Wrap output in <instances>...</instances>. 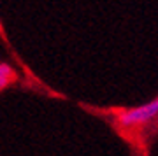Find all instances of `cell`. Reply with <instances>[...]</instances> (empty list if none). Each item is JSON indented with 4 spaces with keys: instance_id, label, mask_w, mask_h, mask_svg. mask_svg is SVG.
I'll list each match as a JSON object with an SVG mask.
<instances>
[{
    "instance_id": "6da1fadb",
    "label": "cell",
    "mask_w": 158,
    "mask_h": 156,
    "mask_svg": "<svg viewBox=\"0 0 158 156\" xmlns=\"http://www.w3.org/2000/svg\"><path fill=\"white\" fill-rule=\"evenodd\" d=\"M158 117V98L148 102L144 105L132 107V109H123L114 114V119L119 126L123 128H139L148 123L155 121Z\"/></svg>"
},
{
    "instance_id": "7a4b0ae2",
    "label": "cell",
    "mask_w": 158,
    "mask_h": 156,
    "mask_svg": "<svg viewBox=\"0 0 158 156\" xmlns=\"http://www.w3.org/2000/svg\"><path fill=\"white\" fill-rule=\"evenodd\" d=\"M12 81H16V72L12 70L11 65L0 63V89H6Z\"/></svg>"
}]
</instances>
